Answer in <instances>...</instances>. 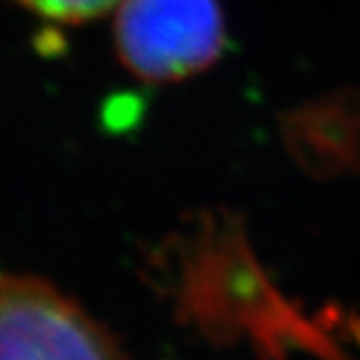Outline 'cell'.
<instances>
[{"mask_svg":"<svg viewBox=\"0 0 360 360\" xmlns=\"http://www.w3.org/2000/svg\"><path fill=\"white\" fill-rule=\"evenodd\" d=\"M218 0H121L115 9L119 60L147 82H177L205 72L224 48Z\"/></svg>","mask_w":360,"mask_h":360,"instance_id":"cell-1","label":"cell"},{"mask_svg":"<svg viewBox=\"0 0 360 360\" xmlns=\"http://www.w3.org/2000/svg\"><path fill=\"white\" fill-rule=\"evenodd\" d=\"M287 139L300 158L323 167L356 165L360 160V93L337 91L293 110Z\"/></svg>","mask_w":360,"mask_h":360,"instance_id":"cell-3","label":"cell"},{"mask_svg":"<svg viewBox=\"0 0 360 360\" xmlns=\"http://www.w3.org/2000/svg\"><path fill=\"white\" fill-rule=\"evenodd\" d=\"M0 360H125L117 339L37 276H0Z\"/></svg>","mask_w":360,"mask_h":360,"instance_id":"cell-2","label":"cell"},{"mask_svg":"<svg viewBox=\"0 0 360 360\" xmlns=\"http://www.w3.org/2000/svg\"><path fill=\"white\" fill-rule=\"evenodd\" d=\"M37 18L60 24H84L115 11L121 0H13Z\"/></svg>","mask_w":360,"mask_h":360,"instance_id":"cell-4","label":"cell"}]
</instances>
